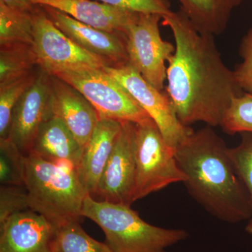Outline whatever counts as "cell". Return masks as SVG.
Masks as SVG:
<instances>
[{
	"label": "cell",
	"mask_w": 252,
	"mask_h": 252,
	"mask_svg": "<svg viewBox=\"0 0 252 252\" xmlns=\"http://www.w3.org/2000/svg\"><path fill=\"white\" fill-rule=\"evenodd\" d=\"M50 75L53 115L63 121L84 149L100 119L98 113L77 89L61 78Z\"/></svg>",
	"instance_id": "cell-14"
},
{
	"label": "cell",
	"mask_w": 252,
	"mask_h": 252,
	"mask_svg": "<svg viewBox=\"0 0 252 252\" xmlns=\"http://www.w3.org/2000/svg\"><path fill=\"white\" fill-rule=\"evenodd\" d=\"M104 70L117 80L147 113L158 127L166 143L175 149L193 132L180 122L171 101L164 91L149 84L129 63L105 66Z\"/></svg>",
	"instance_id": "cell-9"
},
{
	"label": "cell",
	"mask_w": 252,
	"mask_h": 252,
	"mask_svg": "<svg viewBox=\"0 0 252 252\" xmlns=\"http://www.w3.org/2000/svg\"><path fill=\"white\" fill-rule=\"evenodd\" d=\"M32 14L12 9L0 1V45L16 43L32 45Z\"/></svg>",
	"instance_id": "cell-21"
},
{
	"label": "cell",
	"mask_w": 252,
	"mask_h": 252,
	"mask_svg": "<svg viewBox=\"0 0 252 252\" xmlns=\"http://www.w3.org/2000/svg\"><path fill=\"white\" fill-rule=\"evenodd\" d=\"M130 12L137 14H158L163 16L172 11L165 0H96Z\"/></svg>",
	"instance_id": "cell-28"
},
{
	"label": "cell",
	"mask_w": 252,
	"mask_h": 252,
	"mask_svg": "<svg viewBox=\"0 0 252 252\" xmlns=\"http://www.w3.org/2000/svg\"><path fill=\"white\" fill-rule=\"evenodd\" d=\"M175 51L167 61L165 94L186 126L201 122L220 126L235 97L243 94L212 34L197 31L181 10L163 16Z\"/></svg>",
	"instance_id": "cell-1"
},
{
	"label": "cell",
	"mask_w": 252,
	"mask_h": 252,
	"mask_svg": "<svg viewBox=\"0 0 252 252\" xmlns=\"http://www.w3.org/2000/svg\"><path fill=\"white\" fill-rule=\"evenodd\" d=\"M56 231L40 214L19 212L0 224V252H52Z\"/></svg>",
	"instance_id": "cell-13"
},
{
	"label": "cell",
	"mask_w": 252,
	"mask_h": 252,
	"mask_svg": "<svg viewBox=\"0 0 252 252\" xmlns=\"http://www.w3.org/2000/svg\"><path fill=\"white\" fill-rule=\"evenodd\" d=\"M240 143L228 149L235 171L250 198L252 207V132L240 134Z\"/></svg>",
	"instance_id": "cell-25"
},
{
	"label": "cell",
	"mask_w": 252,
	"mask_h": 252,
	"mask_svg": "<svg viewBox=\"0 0 252 252\" xmlns=\"http://www.w3.org/2000/svg\"><path fill=\"white\" fill-rule=\"evenodd\" d=\"M135 172V124L122 122V129L93 198L99 201L132 205Z\"/></svg>",
	"instance_id": "cell-10"
},
{
	"label": "cell",
	"mask_w": 252,
	"mask_h": 252,
	"mask_svg": "<svg viewBox=\"0 0 252 252\" xmlns=\"http://www.w3.org/2000/svg\"><path fill=\"white\" fill-rule=\"evenodd\" d=\"M162 18L158 14H137L124 33L129 64L161 91L166 82V62L175 51V46L160 34Z\"/></svg>",
	"instance_id": "cell-8"
},
{
	"label": "cell",
	"mask_w": 252,
	"mask_h": 252,
	"mask_svg": "<svg viewBox=\"0 0 252 252\" xmlns=\"http://www.w3.org/2000/svg\"><path fill=\"white\" fill-rule=\"evenodd\" d=\"M33 49L38 65L48 74L109 66L103 59L83 49L55 26L41 6L32 14Z\"/></svg>",
	"instance_id": "cell-7"
},
{
	"label": "cell",
	"mask_w": 252,
	"mask_h": 252,
	"mask_svg": "<svg viewBox=\"0 0 252 252\" xmlns=\"http://www.w3.org/2000/svg\"><path fill=\"white\" fill-rule=\"evenodd\" d=\"M122 126V122L119 121L100 118L90 140L83 149L76 171L91 196L95 193Z\"/></svg>",
	"instance_id": "cell-15"
},
{
	"label": "cell",
	"mask_w": 252,
	"mask_h": 252,
	"mask_svg": "<svg viewBox=\"0 0 252 252\" xmlns=\"http://www.w3.org/2000/svg\"><path fill=\"white\" fill-rule=\"evenodd\" d=\"M26 158L10 139L0 140L1 185L25 186Z\"/></svg>",
	"instance_id": "cell-23"
},
{
	"label": "cell",
	"mask_w": 252,
	"mask_h": 252,
	"mask_svg": "<svg viewBox=\"0 0 252 252\" xmlns=\"http://www.w3.org/2000/svg\"><path fill=\"white\" fill-rule=\"evenodd\" d=\"M52 115L51 75L39 67L34 83L15 107L9 139L28 156L41 126Z\"/></svg>",
	"instance_id": "cell-11"
},
{
	"label": "cell",
	"mask_w": 252,
	"mask_h": 252,
	"mask_svg": "<svg viewBox=\"0 0 252 252\" xmlns=\"http://www.w3.org/2000/svg\"><path fill=\"white\" fill-rule=\"evenodd\" d=\"M224 140L213 127L193 131L175 149L188 193L207 212L222 221L250 220L252 207L239 179Z\"/></svg>",
	"instance_id": "cell-2"
},
{
	"label": "cell",
	"mask_w": 252,
	"mask_h": 252,
	"mask_svg": "<svg viewBox=\"0 0 252 252\" xmlns=\"http://www.w3.org/2000/svg\"><path fill=\"white\" fill-rule=\"evenodd\" d=\"M220 127L230 135L252 132V94L243 93L233 99Z\"/></svg>",
	"instance_id": "cell-24"
},
{
	"label": "cell",
	"mask_w": 252,
	"mask_h": 252,
	"mask_svg": "<svg viewBox=\"0 0 252 252\" xmlns=\"http://www.w3.org/2000/svg\"><path fill=\"white\" fill-rule=\"evenodd\" d=\"M84 94L99 118L141 124L152 120L131 94L103 68L55 74Z\"/></svg>",
	"instance_id": "cell-6"
},
{
	"label": "cell",
	"mask_w": 252,
	"mask_h": 252,
	"mask_svg": "<svg viewBox=\"0 0 252 252\" xmlns=\"http://www.w3.org/2000/svg\"><path fill=\"white\" fill-rule=\"evenodd\" d=\"M239 54L242 62L233 70L235 79L244 93L252 95V27L242 39Z\"/></svg>",
	"instance_id": "cell-27"
},
{
	"label": "cell",
	"mask_w": 252,
	"mask_h": 252,
	"mask_svg": "<svg viewBox=\"0 0 252 252\" xmlns=\"http://www.w3.org/2000/svg\"><path fill=\"white\" fill-rule=\"evenodd\" d=\"M59 30L83 49L107 61L109 66L128 63L125 35L109 32L79 22L62 11L41 6Z\"/></svg>",
	"instance_id": "cell-12"
},
{
	"label": "cell",
	"mask_w": 252,
	"mask_h": 252,
	"mask_svg": "<svg viewBox=\"0 0 252 252\" xmlns=\"http://www.w3.org/2000/svg\"><path fill=\"white\" fill-rule=\"evenodd\" d=\"M52 252H113L105 243L94 240L86 233L79 220L56 228Z\"/></svg>",
	"instance_id": "cell-20"
},
{
	"label": "cell",
	"mask_w": 252,
	"mask_h": 252,
	"mask_svg": "<svg viewBox=\"0 0 252 252\" xmlns=\"http://www.w3.org/2000/svg\"><path fill=\"white\" fill-rule=\"evenodd\" d=\"M82 152V147L65 124L52 115L41 126L30 154L76 170Z\"/></svg>",
	"instance_id": "cell-17"
},
{
	"label": "cell",
	"mask_w": 252,
	"mask_h": 252,
	"mask_svg": "<svg viewBox=\"0 0 252 252\" xmlns=\"http://www.w3.org/2000/svg\"><path fill=\"white\" fill-rule=\"evenodd\" d=\"M180 10L197 31L220 35L224 32L232 12L244 0H177Z\"/></svg>",
	"instance_id": "cell-18"
},
{
	"label": "cell",
	"mask_w": 252,
	"mask_h": 252,
	"mask_svg": "<svg viewBox=\"0 0 252 252\" xmlns=\"http://www.w3.org/2000/svg\"><path fill=\"white\" fill-rule=\"evenodd\" d=\"M0 1H2L6 6L12 9L31 14L34 13L37 7V5L33 4L31 0H0Z\"/></svg>",
	"instance_id": "cell-29"
},
{
	"label": "cell",
	"mask_w": 252,
	"mask_h": 252,
	"mask_svg": "<svg viewBox=\"0 0 252 252\" xmlns=\"http://www.w3.org/2000/svg\"><path fill=\"white\" fill-rule=\"evenodd\" d=\"M131 205L99 201L88 194L81 217L94 221L113 252H167L189 238L188 232L156 226L144 221Z\"/></svg>",
	"instance_id": "cell-3"
},
{
	"label": "cell",
	"mask_w": 252,
	"mask_h": 252,
	"mask_svg": "<svg viewBox=\"0 0 252 252\" xmlns=\"http://www.w3.org/2000/svg\"><path fill=\"white\" fill-rule=\"evenodd\" d=\"M25 186L30 209L43 215L56 228L81 217L89 193L74 169L30 154L26 158Z\"/></svg>",
	"instance_id": "cell-4"
},
{
	"label": "cell",
	"mask_w": 252,
	"mask_h": 252,
	"mask_svg": "<svg viewBox=\"0 0 252 252\" xmlns=\"http://www.w3.org/2000/svg\"><path fill=\"white\" fill-rule=\"evenodd\" d=\"M37 59L32 44L0 45V84L16 80L34 72Z\"/></svg>",
	"instance_id": "cell-19"
},
{
	"label": "cell",
	"mask_w": 252,
	"mask_h": 252,
	"mask_svg": "<svg viewBox=\"0 0 252 252\" xmlns=\"http://www.w3.org/2000/svg\"><path fill=\"white\" fill-rule=\"evenodd\" d=\"M135 162L132 203L186 180L176 160L175 149L166 143L152 119L135 124Z\"/></svg>",
	"instance_id": "cell-5"
},
{
	"label": "cell",
	"mask_w": 252,
	"mask_h": 252,
	"mask_svg": "<svg viewBox=\"0 0 252 252\" xmlns=\"http://www.w3.org/2000/svg\"><path fill=\"white\" fill-rule=\"evenodd\" d=\"M38 71L0 84V140L9 138L13 112L18 100L35 80Z\"/></svg>",
	"instance_id": "cell-22"
},
{
	"label": "cell",
	"mask_w": 252,
	"mask_h": 252,
	"mask_svg": "<svg viewBox=\"0 0 252 252\" xmlns=\"http://www.w3.org/2000/svg\"><path fill=\"white\" fill-rule=\"evenodd\" d=\"M29 210V197L26 186L1 185L0 224L12 215Z\"/></svg>",
	"instance_id": "cell-26"
},
{
	"label": "cell",
	"mask_w": 252,
	"mask_h": 252,
	"mask_svg": "<svg viewBox=\"0 0 252 252\" xmlns=\"http://www.w3.org/2000/svg\"><path fill=\"white\" fill-rule=\"evenodd\" d=\"M245 231L249 234L252 235V219L249 220L248 224L245 227Z\"/></svg>",
	"instance_id": "cell-30"
},
{
	"label": "cell",
	"mask_w": 252,
	"mask_h": 252,
	"mask_svg": "<svg viewBox=\"0 0 252 252\" xmlns=\"http://www.w3.org/2000/svg\"><path fill=\"white\" fill-rule=\"evenodd\" d=\"M33 4L62 11L79 22L109 32L123 33L137 13L96 0H31Z\"/></svg>",
	"instance_id": "cell-16"
}]
</instances>
